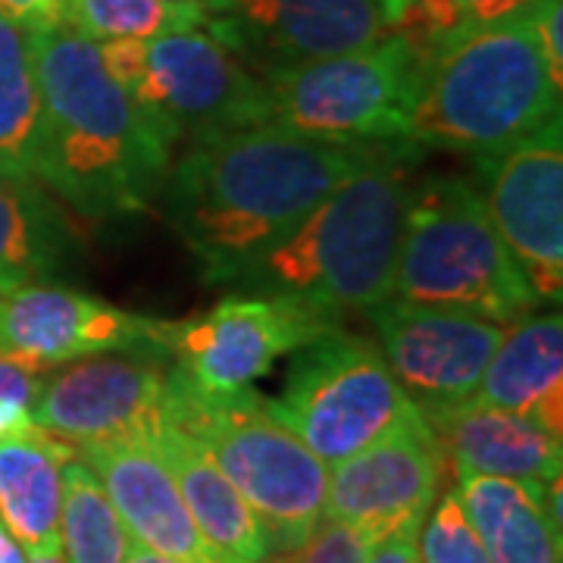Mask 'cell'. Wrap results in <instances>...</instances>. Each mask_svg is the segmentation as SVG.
Returning <instances> with one entry per match:
<instances>
[{
	"mask_svg": "<svg viewBox=\"0 0 563 563\" xmlns=\"http://www.w3.org/2000/svg\"><path fill=\"white\" fill-rule=\"evenodd\" d=\"M122 563H181L173 561V558H166L161 551H151V548H144V544L132 542L129 544V554H125V561Z\"/></svg>",
	"mask_w": 563,
	"mask_h": 563,
	"instance_id": "36",
	"label": "cell"
},
{
	"mask_svg": "<svg viewBox=\"0 0 563 563\" xmlns=\"http://www.w3.org/2000/svg\"><path fill=\"white\" fill-rule=\"evenodd\" d=\"M420 523H404L395 532H388L383 542H376L369 548L366 561L363 563H422L420 561Z\"/></svg>",
	"mask_w": 563,
	"mask_h": 563,
	"instance_id": "32",
	"label": "cell"
},
{
	"mask_svg": "<svg viewBox=\"0 0 563 563\" xmlns=\"http://www.w3.org/2000/svg\"><path fill=\"white\" fill-rule=\"evenodd\" d=\"M163 325L166 320L51 282L0 291V354L41 369L113 351L169 361Z\"/></svg>",
	"mask_w": 563,
	"mask_h": 563,
	"instance_id": "14",
	"label": "cell"
},
{
	"mask_svg": "<svg viewBox=\"0 0 563 563\" xmlns=\"http://www.w3.org/2000/svg\"><path fill=\"white\" fill-rule=\"evenodd\" d=\"M457 498L492 563H561V529L548 517V483L457 476Z\"/></svg>",
	"mask_w": 563,
	"mask_h": 563,
	"instance_id": "22",
	"label": "cell"
},
{
	"mask_svg": "<svg viewBox=\"0 0 563 563\" xmlns=\"http://www.w3.org/2000/svg\"><path fill=\"white\" fill-rule=\"evenodd\" d=\"M366 313L391 376L420 410L473 398L504 335L501 322L401 298H388Z\"/></svg>",
	"mask_w": 563,
	"mask_h": 563,
	"instance_id": "15",
	"label": "cell"
},
{
	"mask_svg": "<svg viewBox=\"0 0 563 563\" xmlns=\"http://www.w3.org/2000/svg\"><path fill=\"white\" fill-rule=\"evenodd\" d=\"M41 129L32 32L0 16V179H38Z\"/></svg>",
	"mask_w": 563,
	"mask_h": 563,
	"instance_id": "24",
	"label": "cell"
},
{
	"mask_svg": "<svg viewBox=\"0 0 563 563\" xmlns=\"http://www.w3.org/2000/svg\"><path fill=\"white\" fill-rule=\"evenodd\" d=\"M422 57L401 38L383 41L263 76L276 125L329 144L410 139Z\"/></svg>",
	"mask_w": 563,
	"mask_h": 563,
	"instance_id": "8",
	"label": "cell"
},
{
	"mask_svg": "<svg viewBox=\"0 0 563 563\" xmlns=\"http://www.w3.org/2000/svg\"><path fill=\"white\" fill-rule=\"evenodd\" d=\"M395 298L501 325L542 303L498 235L479 188L461 176L413 185L395 263Z\"/></svg>",
	"mask_w": 563,
	"mask_h": 563,
	"instance_id": "5",
	"label": "cell"
},
{
	"mask_svg": "<svg viewBox=\"0 0 563 563\" xmlns=\"http://www.w3.org/2000/svg\"><path fill=\"white\" fill-rule=\"evenodd\" d=\"M385 144H329L276 122L195 139L166 176V213L210 285H229Z\"/></svg>",
	"mask_w": 563,
	"mask_h": 563,
	"instance_id": "1",
	"label": "cell"
},
{
	"mask_svg": "<svg viewBox=\"0 0 563 563\" xmlns=\"http://www.w3.org/2000/svg\"><path fill=\"white\" fill-rule=\"evenodd\" d=\"M76 457L98 476L132 542L181 563H217L154 444L141 439L79 444Z\"/></svg>",
	"mask_w": 563,
	"mask_h": 563,
	"instance_id": "17",
	"label": "cell"
},
{
	"mask_svg": "<svg viewBox=\"0 0 563 563\" xmlns=\"http://www.w3.org/2000/svg\"><path fill=\"white\" fill-rule=\"evenodd\" d=\"M207 35L257 76L369 47L391 35L385 0H203Z\"/></svg>",
	"mask_w": 563,
	"mask_h": 563,
	"instance_id": "11",
	"label": "cell"
},
{
	"mask_svg": "<svg viewBox=\"0 0 563 563\" xmlns=\"http://www.w3.org/2000/svg\"><path fill=\"white\" fill-rule=\"evenodd\" d=\"M457 476H507L551 483L561 479L563 442L529 417L466 398L420 410Z\"/></svg>",
	"mask_w": 563,
	"mask_h": 563,
	"instance_id": "18",
	"label": "cell"
},
{
	"mask_svg": "<svg viewBox=\"0 0 563 563\" xmlns=\"http://www.w3.org/2000/svg\"><path fill=\"white\" fill-rule=\"evenodd\" d=\"M457 10H461L463 29L466 25H485V22L507 20V16H517L532 10L539 0H454Z\"/></svg>",
	"mask_w": 563,
	"mask_h": 563,
	"instance_id": "33",
	"label": "cell"
},
{
	"mask_svg": "<svg viewBox=\"0 0 563 563\" xmlns=\"http://www.w3.org/2000/svg\"><path fill=\"white\" fill-rule=\"evenodd\" d=\"M561 117V88L548 76L529 10L466 25L422 63L410 141L473 154H501Z\"/></svg>",
	"mask_w": 563,
	"mask_h": 563,
	"instance_id": "4",
	"label": "cell"
},
{
	"mask_svg": "<svg viewBox=\"0 0 563 563\" xmlns=\"http://www.w3.org/2000/svg\"><path fill=\"white\" fill-rule=\"evenodd\" d=\"M76 254L69 222L35 181L0 179V291L51 279Z\"/></svg>",
	"mask_w": 563,
	"mask_h": 563,
	"instance_id": "23",
	"label": "cell"
},
{
	"mask_svg": "<svg viewBox=\"0 0 563 563\" xmlns=\"http://www.w3.org/2000/svg\"><path fill=\"white\" fill-rule=\"evenodd\" d=\"M473 398L529 417L551 435H563L561 313H529L504 325Z\"/></svg>",
	"mask_w": 563,
	"mask_h": 563,
	"instance_id": "20",
	"label": "cell"
},
{
	"mask_svg": "<svg viewBox=\"0 0 563 563\" xmlns=\"http://www.w3.org/2000/svg\"><path fill=\"white\" fill-rule=\"evenodd\" d=\"M0 563H29L22 544L10 536V529L3 526V520H0Z\"/></svg>",
	"mask_w": 563,
	"mask_h": 563,
	"instance_id": "35",
	"label": "cell"
},
{
	"mask_svg": "<svg viewBox=\"0 0 563 563\" xmlns=\"http://www.w3.org/2000/svg\"><path fill=\"white\" fill-rule=\"evenodd\" d=\"M273 417L322 463H342L420 417L391 376L379 344L329 329L291 354Z\"/></svg>",
	"mask_w": 563,
	"mask_h": 563,
	"instance_id": "7",
	"label": "cell"
},
{
	"mask_svg": "<svg viewBox=\"0 0 563 563\" xmlns=\"http://www.w3.org/2000/svg\"><path fill=\"white\" fill-rule=\"evenodd\" d=\"M407 3H410V0H385V7L391 10V16H395V22H398V16H401V10H404V7H407ZM391 29H395V25H391Z\"/></svg>",
	"mask_w": 563,
	"mask_h": 563,
	"instance_id": "37",
	"label": "cell"
},
{
	"mask_svg": "<svg viewBox=\"0 0 563 563\" xmlns=\"http://www.w3.org/2000/svg\"><path fill=\"white\" fill-rule=\"evenodd\" d=\"M420 144L391 141L322 198L285 239L244 266L239 295L295 298L342 320L395 298V263L413 191L410 161Z\"/></svg>",
	"mask_w": 563,
	"mask_h": 563,
	"instance_id": "3",
	"label": "cell"
},
{
	"mask_svg": "<svg viewBox=\"0 0 563 563\" xmlns=\"http://www.w3.org/2000/svg\"><path fill=\"white\" fill-rule=\"evenodd\" d=\"M373 542L354 526L339 523L322 517L320 526L288 554H276V561L266 563H363Z\"/></svg>",
	"mask_w": 563,
	"mask_h": 563,
	"instance_id": "28",
	"label": "cell"
},
{
	"mask_svg": "<svg viewBox=\"0 0 563 563\" xmlns=\"http://www.w3.org/2000/svg\"><path fill=\"white\" fill-rule=\"evenodd\" d=\"M169 361L147 354H95L54 366L35 404L32 422L69 444L117 439L151 442L166 413Z\"/></svg>",
	"mask_w": 563,
	"mask_h": 563,
	"instance_id": "12",
	"label": "cell"
},
{
	"mask_svg": "<svg viewBox=\"0 0 563 563\" xmlns=\"http://www.w3.org/2000/svg\"><path fill=\"white\" fill-rule=\"evenodd\" d=\"M417 544L422 563H492L483 539L466 520L454 488H444L435 510L426 514Z\"/></svg>",
	"mask_w": 563,
	"mask_h": 563,
	"instance_id": "27",
	"label": "cell"
},
{
	"mask_svg": "<svg viewBox=\"0 0 563 563\" xmlns=\"http://www.w3.org/2000/svg\"><path fill=\"white\" fill-rule=\"evenodd\" d=\"M63 22L91 41L157 38L207 25L203 0H63Z\"/></svg>",
	"mask_w": 563,
	"mask_h": 563,
	"instance_id": "26",
	"label": "cell"
},
{
	"mask_svg": "<svg viewBox=\"0 0 563 563\" xmlns=\"http://www.w3.org/2000/svg\"><path fill=\"white\" fill-rule=\"evenodd\" d=\"M532 32L539 41L548 76L563 91V0H539L529 10Z\"/></svg>",
	"mask_w": 563,
	"mask_h": 563,
	"instance_id": "29",
	"label": "cell"
},
{
	"mask_svg": "<svg viewBox=\"0 0 563 563\" xmlns=\"http://www.w3.org/2000/svg\"><path fill=\"white\" fill-rule=\"evenodd\" d=\"M0 16L29 32H41L63 22V0H0Z\"/></svg>",
	"mask_w": 563,
	"mask_h": 563,
	"instance_id": "31",
	"label": "cell"
},
{
	"mask_svg": "<svg viewBox=\"0 0 563 563\" xmlns=\"http://www.w3.org/2000/svg\"><path fill=\"white\" fill-rule=\"evenodd\" d=\"M60 542L66 563H122L132 536L122 526L117 507L110 504L98 476L79 461L63 463Z\"/></svg>",
	"mask_w": 563,
	"mask_h": 563,
	"instance_id": "25",
	"label": "cell"
},
{
	"mask_svg": "<svg viewBox=\"0 0 563 563\" xmlns=\"http://www.w3.org/2000/svg\"><path fill=\"white\" fill-rule=\"evenodd\" d=\"M451 463L426 417L388 432L354 457L335 463L322 517L383 542L404 523H420L444 492Z\"/></svg>",
	"mask_w": 563,
	"mask_h": 563,
	"instance_id": "16",
	"label": "cell"
},
{
	"mask_svg": "<svg viewBox=\"0 0 563 563\" xmlns=\"http://www.w3.org/2000/svg\"><path fill=\"white\" fill-rule=\"evenodd\" d=\"M342 325L295 298L225 295L207 313L163 325L169 373L201 395H239L254 388L279 357Z\"/></svg>",
	"mask_w": 563,
	"mask_h": 563,
	"instance_id": "9",
	"label": "cell"
},
{
	"mask_svg": "<svg viewBox=\"0 0 563 563\" xmlns=\"http://www.w3.org/2000/svg\"><path fill=\"white\" fill-rule=\"evenodd\" d=\"M166 420L195 435L210 461L257 514L273 551L288 554L320 526L329 470L285 429L269 398L244 388L239 395H201L179 376L166 379Z\"/></svg>",
	"mask_w": 563,
	"mask_h": 563,
	"instance_id": "6",
	"label": "cell"
},
{
	"mask_svg": "<svg viewBox=\"0 0 563 563\" xmlns=\"http://www.w3.org/2000/svg\"><path fill=\"white\" fill-rule=\"evenodd\" d=\"M173 3H191V0H173Z\"/></svg>",
	"mask_w": 563,
	"mask_h": 563,
	"instance_id": "38",
	"label": "cell"
},
{
	"mask_svg": "<svg viewBox=\"0 0 563 563\" xmlns=\"http://www.w3.org/2000/svg\"><path fill=\"white\" fill-rule=\"evenodd\" d=\"M103 69L122 91H135L147 69V38H110L98 44Z\"/></svg>",
	"mask_w": 563,
	"mask_h": 563,
	"instance_id": "30",
	"label": "cell"
},
{
	"mask_svg": "<svg viewBox=\"0 0 563 563\" xmlns=\"http://www.w3.org/2000/svg\"><path fill=\"white\" fill-rule=\"evenodd\" d=\"M29 426H32V413L29 410L0 401V442L10 439V435H16L22 429H29Z\"/></svg>",
	"mask_w": 563,
	"mask_h": 563,
	"instance_id": "34",
	"label": "cell"
},
{
	"mask_svg": "<svg viewBox=\"0 0 563 563\" xmlns=\"http://www.w3.org/2000/svg\"><path fill=\"white\" fill-rule=\"evenodd\" d=\"M154 451L169 466L179 485L181 501L201 532L210 558L217 563H266L276 558L266 529L257 514L210 461L201 442L188 435L176 422L163 420L154 432Z\"/></svg>",
	"mask_w": 563,
	"mask_h": 563,
	"instance_id": "19",
	"label": "cell"
},
{
	"mask_svg": "<svg viewBox=\"0 0 563 563\" xmlns=\"http://www.w3.org/2000/svg\"><path fill=\"white\" fill-rule=\"evenodd\" d=\"M73 457L76 444L35 422L0 442V520L25 558L63 554L60 470Z\"/></svg>",
	"mask_w": 563,
	"mask_h": 563,
	"instance_id": "21",
	"label": "cell"
},
{
	"mask_svg": "<svg viewBox=\"0 0 563 563\" xmlns=\"http://www.w3.org/2000/svg\"><path fill=\"white\" fill-rule=\"evenodd\" d=\"M485 210L523 266L539 301H561L563 288V141L561 117L529 139L483 157Z\"/></svg>",
	"mask_w": 563,
	"mask_h": 563,
	"instance_id": "13",
	"label": "cell"
},
{
	"mask_svg": "<svg viewBox=\"0 0 563 563\" xmlns=\"http://www.w3.org/2000/svg\"><path fill=\"white\" fill-rule=\"evenodd\" d=\"M132 101L169 151L181 139H207L273 120L266 81L201 29L147 41V69Z\"/></svg>",
	"mask_w": 563,
	"mask_h": 563,
	"instance_id": "10",
	"label": "cell"
},
{
	"mask_svg": "<svg viewBox=\"0 0 563 563\" xmlns=\"http://www.w3.org/2000/svg\"><path fill=\"white\" fill-rule=\"evenodd\" d=\"M41 91L38 179L85 220L144 213L163 191L173 151L103 69L98 41L73 25L32 32Z\"/></svg>",
	"mask_w": 563,
	"mask_h": 563,
	"instance_id": "2",
	"label": "cell"
}]
</instances>
